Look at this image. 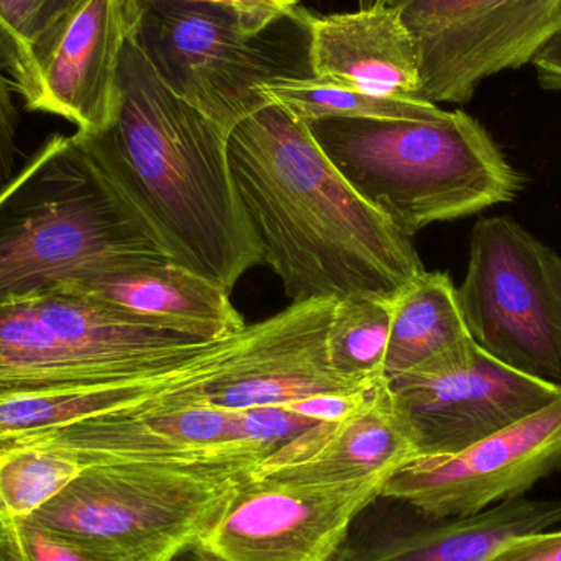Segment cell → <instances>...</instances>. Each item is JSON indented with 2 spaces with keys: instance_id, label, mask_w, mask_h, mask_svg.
<instances>
[{
  "instance_id": "6da1fadb",
  "label": "cell",
  "mask_w": 561,
  "mask_h": 561,
  "mask_svg": "<svg viewBox=\"0 0 561 561\" xmlns=\"http://www.w3.org/2000/svg\"><path fill=\"white\" fill-rule=\"evenodd\" d=\"M233 180L262 249L293 302L394 299L424 272L414 239L369 206L309 127L268 104L229 135Z\"/></svg>"
},
{
  "instance_id": "7a4b0ae2",
  "label": "cell",
  "mask_w": 561,
  "mask_h": 561,
  "mask_svg": "<svg viewBox=\"0 0 561 561\" xmlns=\"http://www.w3.org/2000/svg\"><path fill=\"white\" fill-rule=\"evenodd\" d=\"M75 135L171 262L229 293L262 265L233 180L229 135L161 81L131 36L111 125Z\"/></svg>"
},
{
  "instance_id": "3957f363",
  "label": "cell",
  "mask_w": 561,
  "mask_h": 561,
  "mask_svg": "<svg viewBox=\"0 0 561 561\" xmlns=\"http://www.w3.org/2000/svg\"><path fill=\"white\" fill-rule=\"evenodd\" d=\"M170 262L76 135L49 138L0 191V304Z\"/></svg>"
},
{
  "instance_id": "277c9868",
  "label": "cell",
  "mask_w": 561,
  "mask_h": 561,
  "mask_svg": "<svg viewBox=\"0 0 561 561\" xmlns=\"http://www.w3.org/2000/svg\"><path fill=\"white\" fill-rule=\"evenodd\" d=\"M346 183L399 232L511 203L523 176L463 111L419 121L325 118L307 124Z\"/></svg>"
},
{
  "instance_id": "5b68a950",
  "label": "cell",
  "mask_w": 561,
  "mask_h": 561,
  "mask_svg": "<svg viewBox=\"0 0 561 561\" xmlns=\"http://www.w3.org/2000/svg\"><path fill=\"white\" fill-rule=\"evenodd\" d=\"M255 467L99 465L25 520L95 561H174L197 546Z\"/></svg>"
},
{
  "instance_id": "8992f818",
  "label": "cell",
  "mask_w": 561,
  "mask_h": 561,
  "mask_svg": "<svg viewBox=\"0 0 561 561\" xmlns=\"http://www.w3.org/2000/svg\"><path fill=\"white\" fill-rule=\"evenodd\" d=\"M296 10L259 30L227 7L137 0L131 39L161 81L227 135L268 105L263 88L312 78L309 22Z\"/></svg>"
},
{
  "instance_id": "52a82bcc",
  "label": "cell",
  "mask_w": 561,
  "mask_h": 561,
  "mask_svg": "<svg viewBox=\"0 0 561 561\" xmlns=\"http://www.w3.org/2000/svg\"><path fill=\"white\" fill-rule=\"evenodd\" d=\"M213 343L55 287L0 304V398L150 375Z\"/></svg>"
},
{
  "instance_id": "ba28073f",
  "label": "cell",
  "mask_w": 561,
  "mask_h": 561,
  "mask_svg": "<svg viewBox=\"0 0 561 561\" xmlns=\"http://www.w3.org/2000/svg\"><path fill=\"white\" fill-rule=\"evenodd\" d=\"M458 287L477 345L510 368L561 379V256L510 217L474 224Z\"/></svg>"
},
{
  "instance_id": "9c48e42d",
  "label": "cell",
  "mask_w": 561,
  "mask_h": 561,
  "mask_svg": "<svg viewBox=\"0 0 561 561\" xmlns=\"http://www.w3.org/2000/svg\"><path fill=\"white\" fill-rule=\"evenodd\" d=\"M424 101L465 104L486 78L517 69L561 33V0H402Z\"/></svg>"
},
{
  "instance_id": "30bf717a",
  "label": "cell",
  "mask_w": 561,
  "mask_h": 561,
  "mask_svg": "<svg viewBox=\"0 0 561 561\" xmlns=\"http://www.w3.org/2000/svg\"><path fill=\"white\" fill-rule=\"evenodd\" d=\"M386 480L289 483L250 477L194 549L213 561H332Z\"/></svg>"
},
{
  "instance_id": "8fae6325",
  "label": "cell",
  "mask_w": 561,
  "mask_h": 561,
  "mask_svg": "<svg viewBox=\"0 0 561 561\" xmlns=\"http://www.w3.org/2000/svg\"><path fill=\"white\" fill-rule=\"evenodd\" d=\"M560 471L561 398L458 454L414 458L385 481L379 496L428 516L468 517L526 496Z\"/></svg>"
},
{
  "instance_id": "7c38bea8",
  "label": "cell",
  "mask_w": 561,
  "mask_h": 561,
  "mask_svg": "<svg viewBox=\"0 0 561 561\" xmlns=\"http://www.w3.org/2000/svg\"><path fill=\"white\" fill-rule=\"evenodd\" d=\"M209 385V382H207ZM174 392L141 408L23 435L68 451L82 470L99 465L245 461L268 451L242 440L239 412L210 405L206 386Z\"/></svg>"
},
{
  "instance_id": "4fadbf2b",
  "label": "cell",
  "mask_w": 561,
  "mask_h": 561,
  "mask_svg": "<svg viewBox=\"0 0 561 561\" xmlns=\"http://www.w3.org/2000/svg\"><path fill=\"white\" fill-rule=\"evenodd\" d=\"M388 386L417 457L458 454L561 398L557 382L516 371L480 346L467 365Z\"/></svg>"
},
{
  "instance_id": "5bb4252c",
  "label": "cell",
  "mask_w": 561,
  "mask_h": 561,
  "mask_svg": "<svg viewBox=\"0 0 561 561\" xmlns=\"http://www.w3.org/2000/svg\"><path fill=\"white\" fill-rule=\"evenodd\" d=\"M335 300L290 302L276 316L249 325L239 352L210 379L204 399L226 411H247L375 385L379 379L352 381L330 368L325 333Z\"/></svg>"
},
{
  "instance_id": "9a60e30c",
  "label": "cell",
  "mask_w": 561,
  "mask_h": 561,
  "mask_svg": "<svg viewBox=\"0 0 561 561\" xmlns=\"http://www.w3.org/2000/svg\"><path fill=\"white\" fill-rule=\"evenodd\" d=\"M379 497V496H378ZM378 497L353 520L332 561H490L501 549L561 524V500L506 501L468 517H434Z\"/></svg>"
},
{
  "instance_id": "2e32d148",
  "label": "cell",
  "mask_w": 561,
  "mask_h": 561,
  "mask_svg": "<svg viewBox=\"0 0 561 561\" xmlns=\"http://www.w3.org/2000/svg\"><path fill=\"white\" fill-rule=\"evenodd\" d=\"M417 458L394 409L388 381L376 385L365 405L339 422H319L263 458L253 480L346 483L389 478Z\"/></svg>"
},
{
  "instance_id": "e0dca14e",
  "label": "cell",
  "mask_w": 561,
  "mask_h": 561,
  "mask_svg": "<svg viewBox=\"0 0 561 561\" xmlns=\"http://www.w3.org/2000/svg\"><path fill=\"white\" fill-rule=\"evenodd\" d=\"M137 19V0H85L45 72L33 112L58 115L81 135L111 125L122 49Z\"/></svg>"
},
{
  "instance_id": "ac0fdd59",
  "label": "cell",
  "mask_w": 561,
  "mask_h": 561,
  "mask_svg": "<svg viewBox=\"0 0 561 561\" xmlns=\"http://www.w3.org/2000/svg\"><path fill=\"white\" fill-rule=\"evenodd\" d=\"M245 335L247 329L150 375L2 396L0 444L85 419L141 408L174 392L207 385L226 368Z\"/></svg>"
},
{
  "instance_id": "d6986e66",
  "label": "cell",
  "mask_w": 561,
  "mask_h": 561,
  "mask_svg": "<svg viewBox=\"0 0 561 561\" xmlns=\"http://www.w3.org/2000/svg\"><path fill=\"white\" fill-rule=\"evenodd\" d=\"M309 62L313 78L323 81L385 98L421 99L414 42L398 10L386 3L310 16Z\"/></svg>"
},
{
  "instance_id": "ffe728a7",
  "label": "cell",
  "mask_w": 561,
  "mask_h": 561,
  "mask_svg": "<svg viewBox=\"0 0 561 561\" xmlns=\"http://www.w3.org/2000/svg\"><path fill=\"white\" fill-rule=\"evenodd\" d=\"M147 325L222 342L247 329L226 287L176 263L61 284Z\"/></svg>"
},
{
  "instance_id": "44dd1931",
  "label": "cell",
  "mask_w": 561,
  "mask_h": 561,
  "mask_svg": "<svg viewBox=\"0 0 561 561\" xmlns=\"http://www.w3.org/2000/svg\"><path fill=\"white\" fill-rule=\"evenodd\" d=\"M478 345L447 273L422 272L392 299L382 378L432 375L467 365Z\"/></svg>"
},
{
  "instance_id": "7402d4cb",
  "label": "cell",
  "mask_w": 561,
  "mask_h": 561,
  "mask_svg": "<svg viewBox=\"0 0 561 561\" xmlns=\"http://www.w3.org/2000/svg\"><path fill=\"white\" fill-rule=\"evenodd\" d=\"M85 0H0V69L33 111L43 72Z\"/></svg>"
},
{
  "instance_id": "603a6c76",
  "label": "cell",
  "mask_w": 561,
  "mask_h": 561,
  "mask_svg": "<svg viewBox=\"0 0 561 561\" xmlns=\"http://www.w3.org/2000/svg\"><path fill=\"white\" fill-rule=\"evenodd\" d=\"M270 104L293 115L304 124L325 118H388L419 121L442 111L424 99L385 98L345 88L319 78L283 79L263 88Z\"/></svg>"
},
{
  "instance_id": "cb8c5ba5",
  "label": "cell",
  "mask_w": 561,
  "mask_h": 561,
  "mask_svg": "<svg viewBox=\"0 0 561 561\" xmlns=\"http://www.w3.org/2000/svg\"><path fill=\"white\" fill-rule=\"evenodd\" d=\"M82 467L62 448L19 437L0 444V519H28Z\"/></svg>"
},
{
  "instance_id": "d4e9b609",
  "label": "cell",
  "mask_w": 561,
  "mask_h": 561,
  "mask_svg": "<svg viewBox=\"0 0 561 561\" xmlns=\"http://www.w3.org/2000/svg\"><path fill=\"white\" fill-rule=\"evenodd\" d=\"M391 319L392 299L359 296L336 299L325 333L330 368L352 381L381 379Z\"/></svg>"
},
{
  "instance_id": "484cf974",
  "label": "cell",
  "mask_w": 561,
  "mask_h": 561,
  "mask_svg": "<svg viewBox=\"0 0 561 561\" xmlns=\"http://www.w3.org/2000/svg\"><path fill=\"white\" fill-rule=\"evenodd\" d=\"M0 549L12 561H95L25 519H0Z\"/></svg>"
},
{
  "instance_id": "4316f807",
  "label": "cell",
  "mask_w": 561,
  "mask_h": 561,
  "mask_svg": "<svg viewBox=\"0 0 561 561\" xmlns=\"http://www.w3.org/2000/svg\"><path fill=\"white\" fill-rule=\"evenodd\" d=\"M237 412H239L242 440L263 448L268 454L317 424L310 419L289 411L284 405L247 409V411Z\"/></svg>"
},
{
  "instance_id": "83f0119b",
  "label": "cell",
  "mask_w": 561,
  "mask_h": 561,
  "mask_svg": "<svg viewBox=\"0 0 561 561\" xmlns=\"http://www.w3.org/2000/svg\"><path fill=\"white\" fill-rule=\"evenodd\" d=\"M385 379V378H382ZM381 381V379H379ZM369 386L368 389L356 392H325V394L310 396V398L300 399V401L290 402L284 405L289 411L302 415L317 422H339L358 411L362 405L368 402L375 391L376 385Z\"/></svg>"
},
{
  "instance_id": "f1b7e54d",
  "label": "cell",
  "mask_w": 561,
  "mask_h": 561,
  "mask_svg": "<svg viewBox=\"0 0 561 561\" xmlns=\"http://www.w3.org/2000/svg\"><path fill=\"white\" fill-rule=\"evenodd\" d=\"M16 115L12 99V82L3 76L0 69V184L12 180L16 161Z\"/></svg>"
},
{
  "instance_id": "f546056e",
  "label": "cell",
  "mask_w": 561,
  "mask_h": 561,
  "mask_svg": "<svg viewBox=\"0 0 561 561\" xmlns=\"http://www.w3.org/2000/svg\"><path fill=\"white\" fill-rule=\"evenodd\" d=\"M490 561H561V530H546L513 540Z\"/></svg>"
},
{
  "instance_id": "4dcf8cb0",
  "label": "cell",
  "mask_w": 561,
  "mask_h": 561,
  "mask_svg": "<svg viewBox=\"0 0 561 561\" xmlns=\"http://www.w3.org/2000/svg\"><path fill=\"white\" fill-rule=\"evenodd\" d=\"M184 2L210 3V5L237 10L259 30L268 28L299 7V0H184Z\"/></svg>"
},
{
  "instance_id": "1f68e13d",
  "label": "cell",
  "mask_w": 561,
  "mask_h": 561,
  "mask_svg": "<svg viewBox=\"0 0 561 561\" xmlns=\"http://www.w3.org/2000/svg\"><path fill=\"white\" fill-rule=\"evenodd\" d=\"M540 84L550 91H561V33L534 58Z\"/></svg>"
},
{
  "instance_id": "d6a6232c",
  "label": "cell",
  "mask_w": 561,
  "mask_h": 561,
  "mask_svg": "<svg viewBox=\"0 0 561 561\" xmlns=\"http://www.w3.org/2000/svg\"><path fill=\"white\" fill-rule=\"evenodd\" d=\"M174 561H213L210 559H207L206 556H203V553L199 552V550L193 549L190 550V552L184 553V556H181L180 559Z\"/></svg>"
},
{
  "instance_id": "836d02e7",
  "label": "cell",
  "mask_w": 561,
  "mask_h": 561,
  "mask_svg": "<svg viewBox=\"0 0 561 561\" xmlns=\"http://www.w3.org/2000/svg\"><path fill=\"white\" fill-rule=\"evenodd\" d=\"M369 5H375V3H386V5H389V0H368Z\"/></svg>"
},
{
  "instance_id": "e575fe53",
  "label": "cell",
  "mask_w": 561,
  "mask_h": 561,
  "mask_svg": "<svg viewBox=\"0 0 561 561\" xmlns=\"http://www.w3.org/2000/svg\"><path fill=\"white\" fill-rule=\"evenodd\" d=\"M0 561H12L9 559V556H7V553L3 552L2 549H0Z\"/></svg>"
},
{
  "instance_id": "d590c367",
  "label": "cell",
  "mask_w": 561,
  "mask_h": 561,
  "mask_svg": "<svg viewBox=\"0 0 561 561\" xmlns=\"http://www.w3.org/2000/svg\"><path fill=\"white\" fill-rule=\"evenodd\" d=\"M401 2H402V0H389V5L396 7V5H398V3H401Z\"/></svg>"
}]
</instances>
